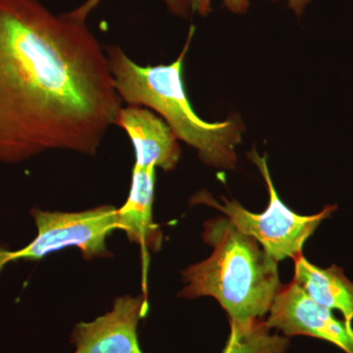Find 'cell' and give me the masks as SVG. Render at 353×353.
Wrapping results in <instances>:
<instances>
[{
    "label": "cell",
    "instance_id": "7a4b0ae2",
    "mask_svg": "<svg viewBox=\"0 0 353 353\" xmlns=\"http://www.w3.org/2000/svg\"><path fill=\"white\" fill-rule=\"evenodd\" d=\"M194 32L190 28L185 48L170 64L141 66L119 46H110L105 48L109 66L121 101L157 111L178 139L197 150L204 163L229 170L236 167V148L243 127L234 118L206 122L192 108L183 74Z\"/></svg>",
    "mask_w": 353,
    "mask_h": 353
},
{
    "label": "cell",
    "instance_id": "8992f818",
    "mask_svg": "<svg viewBox=\"0 0 353 353\" xmlns=\"http://www.w3.org/2000/svg\"><path fill=\"white\" fill-rule=\"evenodd\" d=\"M269 313L266 324L270 329L281 330L287 336H313L353 353V327L313 301L296 281L281 287Z\"/></svg>",
    "mask_w": 353,
    "mask_h": 353
},
{
    "label": "cell",
    "instance_id": "5b68a950",
    "mask_svg": "<svg viewBox=\"0 0 353 353\" xmlns=\"http://www.w3.org/2000/svg\"><path fill=\"white\" fill-rule=\"evenodd\" d=\"M31 215L38 234L16 252L0 248V272L10 262L39 260L69 246L78 248L87 260L109 256L106 240L117 230V208L114 206L101 205L80 212L36 208Z\"/></svg>",
    "mask_w": 353,
    "mask_h": 353
},
{
    "label": "cell",
    "instance_id": "6da1fadb",
    "mask_svg": "<svg viewBox=\"0 0 353 353\" xmlns=\"http://www.w3.org/2000/svg\"><path fill=\"white\" fill-rule=\"evenodd\" d=\"M122 101L85 23L39 0H0V162L50 150L94 157Z\"/></svg>",
    "mask_w": 353,
    "mask_h": 353
},
{
    "label": "cell",
    "instance_id": "52a82bcc",
    "mask_svg": "<svg viewBox=\"0 0 353 353\" xmlns=\"http://www.w3.org/2000/svg\"><path fill=\"white\" fill-rule=\"evenodd\" d=\"M148 311L146 296L117 297L106 314L76 325L72 333L74 353H143L138 326Z\"/></svg>",
    "mask_w": 353,
    "mask_h": 353
},
{
    "label": "cell",
    "instance_id": "3957f363",
    "mask_svg": "<svg viewBox=\"0 0 353 353\" xmlns=\"http://www.w3.org/2000/svg\"><path fill=\"white\" fill-rule=\"evenodd\" d=\"M202 238L213 252L183 271L187 285L179 296L214 297L231 324H248L263 317L282 287L278 262L227 217L206 221Z\"/></svg>",
    "mask_w": 353,
    "mask_h": 353
},
{
    "label": "cell",
    "instance_id": "9c48e42d",
    "mask_svg": "<svg viewBox=\"0 0 353 353\" xmlns=\"http://www.w3.org/2000/svg\"><path fill=\"white\" fill-rule=\"evenodd\" d=\"M154 167H138L132 172L131 187L122 208H117V230L124 232L132 243L143 250L157 252L161 248L162 236L153 221L155 188Z\"/></svg>",
    "mask_w": 353,
    "mask_h": 353
},
{
    "label": "cell",
    "instance_id": "ba28073f",
    "mask_svg": "<svg viewBox=\"0 0 353 353\" xmlns=\"http://www.w3.org/2000/svg\"><path fill=\"white\" fill-rule=\"evenodd\" d=\"M115 125L131 139L138 167H154L171 171L181 158L179 139L162 118L148 108L130 105L121 108Z\"/></svg>",
    "mask_w": 353,
    "mask_h": 353
},
{
    "label": "cell",
    "instance_id": "277c9868",
    "mask_svg": "<svg viewBox=\"0 0 353 353\" xmlns=\"http://www.w3.org/2000/svg\"><path fill=\"white\" fill-rule=\"evenodd\" d=\"M248 157L259 167L268 189L269 204L264 212L255 214L238 201H229L226 197H222L223 203H220L206 192L199 194L196 201L222 211L241 233L259 241L276 261L294 259L303 253L304 243L320 223L336 210V205L326 206L315 215L296 214L279 197L269 173L267 157H260L255 150L248 153Z\"/></svg>",
    "mask_w": 353,
    "mask_h": 353
},
{
    "label": "cell",
    "instance_id": "8fae6325",
    "mask_svg": "<svg viewBox=\"0 0 353 353\" xmlns=\"http://www.w3.org/2000/svg\"><path fill=\"white\" fill-rule=\"evenodd\" d=\"M223 353H285L288 341L270 333L266 322L255 320L245 325L231 324Z\"/></svg>",
    "mask_w": 353,
    "mask_h": 353
},
{
    "label": "cell",
    "instance_id": "7c38bea8",
    "mask_svg": "<svg viewBox=\"0 0 353 353\" xmlns=\"http://www.w3.org/2000/svg\"><path fill=\"white\" fill-rule=\"evenodd\" d=\"M101 0H87L83 2L82 6L77 7L73 10L67 13L72 19L78 21V22L85 23L88 16L90 13L99 6ZM166 6L168 7L169 11L174 15L179 17H189L192 8H190L189 0H162Z\"/></svg>",
    "mask_w": 353,
    "mask_h": 353
},
{
    "label": "cell",
    "instance_id": "4fadbf2b",
    "mask_svg": "<svg viewBox=\"0 0 353 353\" xmlns=\"http://www.w3.org/2000/svg\"><path fill=\"white\" fill-rule=\"evenodd\" d=\"M192 12H197L205 17L211 12L212 0H189ZM224 6L233 13L243 14L248 11L250 0H224Z\"/></svg>",
    "mask_w": 353,
    "mask_h": 353
},
{
    "label": "cell",
    "instance_id": "5bb4252c",
    "mask_svg": "<svg viewBox=\"0 0 353 353\" xmlns=\"http://www.w3.org/2000/svg\"><path fill=\"white\" fill-rule=\"evenodd\" d=\"M278 1V0H274ZM289 4L290 8L294 11L297 16H301L303 13L305 7L310 3L312 0H285Z\"/></svg>",
    "mask_w": 353,
    "mask_h": 353
},
{
    "label": "cell",
    "instance_id": "30bf717a",
    "mask_svg": "<svg viewBox=\"0 0 353 353\" xmlns=\"http://www.w3.org/2000/svg\"><path fill=\"white\" fill-rule=\"evenodd\" d=\"M297 284L313 301L324 307L336 309L348 326L353 322V283L338 266L322 269L310 263L303 253L294 259Z\"/></svg>",
    "mask_w": 353,
    "mask_h": 353
}]
</instances>
